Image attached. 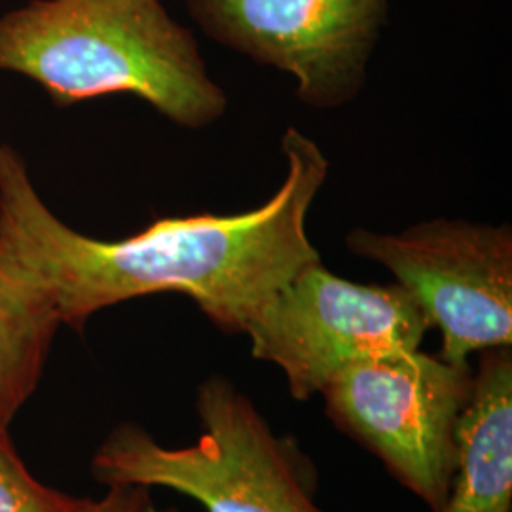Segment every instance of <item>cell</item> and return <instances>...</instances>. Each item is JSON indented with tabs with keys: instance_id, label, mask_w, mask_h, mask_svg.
<instances>
[{
	"instance_id": "cell-1",
	"label": "cell",
	"mask_w": 512,
	"mask_h": 512,
	"mask_svg": "<svg viewBox=\"0 0 512 512\" xmlns=\"http://www.w3.org/2000/svg\"><path fill=\"white\" fill-rule=\"evenodd\" d=\"M281 145L287 179L255 211L160 219L120 241L88 238L57 219L18 150L0 145V264L78 332L120 302L181 293L220 330L243 334L281 285L321 260L306 217L329 162L298 129H287Z\"/></svg>"
},
{
	"instance_id": "cell-2",
	"label": "cell",
	"mask_w": 512,
	"mask_h": 512,
	"mask_svg": "<svg viewBox=\"0 0 512 512\" xmlns=\"http://www.w3.org/2000/svg\"><path fill=\"white\" fill-rule=\"evenodd\" d=\"M0 71L35 80L57 105L133 93L184 128L226 109L196 38L160 0H33L0 18Z\"/></svg>"
},
{
	"instance_id": "cell-3",
	"label": "cell",
	"mask_w": 512,
	"mask_h": 512,
	"mask_svg": "<svg viewBox=\"0 0 512 512\" xmlns=\"http://www.w3.org/2000/svg\"><path fill=\"white\" fill-rule=\"evenodd\" d=\"M202 435L169 448L145 427L122 421L90 461L103 486L167 488L205 512H325L315 501L317 475L298 442L277 435L232 380L213 374L196 393Z\"/></svg>"
},
{
	"instance_id": "cell-4",
	"label": "cell",
	"mask_w": 512,
	"mask_h": 512,
	"mask_svg": "<svg viewBox=\"0 0 512 512\" xmlns=\"http://www.w3.org/2000/svg\"><path fill=\"white\" fill-rule=\"evenodd\" d=\"M475 372L420 349L340 370L323 387L332 423L384 463L391 476L440 512L458 463L461 414Z\"/></svg>"
},
{
	"instance_id": "cell-5",
	"label": "cell",
	"mask_w": 512,
	"mask_h": 512,
	"mask_svg": "<svg viewBox=\"0 0 512 512\" xmlns=\"http://www.w3.org/2000/svg\"><path fill=\"white\" fill-rule=\"evenodd\" d=\"M431 329L403 285H361L304 266L251 317L243 334L258 361L281 368L296 401H310L359 361L420 349Z\"/></svg>"
},
{
	"instance_id": "cell-6",
	"label": "cell",
	"mask_w": 512,
	"mask_h": 512,
	"mask_svg": "<svg viewBox=\"0 0 512 512\" xmlns=\"http://www.w3.org/2000/svg\"><path fill=\"white\" fill-rule=\"evenodd\" d=\"M348 247L382 264L418 300L442 336V359L463 365L478 351L511 346L509 226L431 220L403 234L355 230Z\"/></svg>"
},
{
	"instance_id": "cell-7",
	"label": "cell",
	"mask_w": 512,
	"mask_h": 512,
	"mask_svg": "<svg viewBox=\"0 0 512 512\" xmlns=\"http://www.w3.org/2000/svg\"><path fill=\"white\" fill-rule=\"evenodd\" d=\"M203 31L258 63L293 74L313 107L363 88L387 0H186Z\"/></svg>"
},
{
	"instance_id": "cell-8",
	"label": "cell",
	"mask_w": 512,
	"mask_h": 512,
	"mask_svg": "<svg viewBox=\"0 0 512 512\" xmlns=\"http://www.w3.org/2000/svg\"><path fill=\"white\" fill-rule=\"evenodd\" d=\"M440 512H512V351H482L458 429V463Z\"/></svg>"
},
{
	"instance_id": "cell-9",
	"label": "cell",
	"mask_w": 512,
	"mask_h": 512,
	"mask_svg": "<svg viewBox=\"0 0 512 512\" xmlns=\"http://www.w3.org/2000/svg\"><path fill=\"white\" fill-rule=\"evenodd\" d=\"M59 327L50 304L0 264V433L37 391Z\"/></svg>"
},
{
	"instance_id": "cell-10",
	"label": "cell",
	"mask_w": 512,
	"mask_h": 512,
	"mask_svg": "<svg viewBox=\"0 0 512 512\" xmlns=\"http://www.w3.org/2000/svg\"><path fill=\"white\" fill-rule=\"evenodd\" d=\"M92 501L42 484L19 458L8 431L0 433V512H88Z\"/></svg>"
},
{
	"instance_id": "cell-11",
	"label": "cell",
	"mask_w": 512,
	"mask_h": 512,
	"mask_svg": "<svg viewBox=\"0 0 512 512\" xmlns=\"http://www.w3.org/2000/svg\"><path fill=\"white\" fill-rule=\"evenodd\" d=\"M152 503L150 488L145 486H110L107 494L93 499L88 512H141Z\"/></svg>"
},
{
	"instance_id": "cell-12",
	"label": "cell",
	"mask_w": 512,
	"mask_h": 512,
	"mask_svg": "<svg viewBox=\"0 0 512 512\" xmlns=\"http://www.w3.org/2000/svg\"><path fill=\"white\" fill-rule=\"evenodd\" d=\"M141 512H179V509H175V507H167V509H158L156 505H154V501L152 503H148L147 507L143 509Z\"/></svg>"
}]
</instances>
